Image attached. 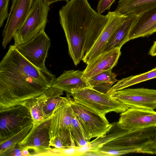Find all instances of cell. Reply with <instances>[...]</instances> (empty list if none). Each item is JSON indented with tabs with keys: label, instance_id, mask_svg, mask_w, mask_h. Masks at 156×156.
Returning <instances> with one entry per match:
<instances>
[{
	"label": "cell",
	"instance_id": "7402d4cb",
	"mask_svg": "<svg viewBox=\"0 0 156 156\" xmlns=\"http://www.w3.org/2000/svg\"><path fill=\"white\" fill-rule=\"evenodd\" d=\"M129 132L127 130L123 129L118 126L116 122L114 123L110 130L105 136L102 137L96 138L88 143L89 148L88 151H98L105 144Z\"/></svg>",
	"mask_w": 156,
	"mask_h": 156
},
{
	"label": "cell",
	"instance_id": "d4e9b609",
	"mask_svg": "<svg viewBox=\"0 0 156 156\" xmlns=\"http://www.w3.org/2000/svg\"><path fill=\"white\" fill-rule=\"evenodd\" d=\"M71 133L72 137L76 146H84L90 142L86 139L83 128L73 110Z\"/></svg>",
	"mask_w": 156,
	"mask_h": 156
},
{
	"label": "cell",
	"instance_id": "4dcf8cb0",
	"mask_svg": "<svg viewBox=\"0 0 156 156\" xmlns=\"http://www.w3.org/2000/svg\"><path fill=\"white\" fill-rule=\"evenodd\" d=\"M45 3L48 5H50L51 4L56 2L58 1H65L67 2H68L69 0H43Z\"/></svg>",
	"mask_w": 156,
	"mask_h": 156
},
{
	"label": "cell",
	"instance_id": "7a4b0ae2",
	"mask_svg": "<svg viewBox=\"0 0 156 156\" xmlns=\"http://www.w3.org/2000/svg\"><path fill=\"white\" fill-rule=\"evenodd\" d=\"M59 15L69 54L76 66L83 58L85 37L96 29L104 16L93 9L87 0H70L60 9Z\"/></svg>",
	"mask_w": 156,
	"mask_h": 156
},
{
	"label": "cell",
	"instance_id": "44dd1931",
	"mask_svg": "<svg viewBox=\"0 0 156 156\" xmlns=\"http://www.w3.org/2000/svg\"><path fill=\"white\" fill-rule=\"evenodd\" d=\"M20 105L25 106L29 111L33 124H38L48 119H46L45 118V101L43 94L37 98L26 100Z\"/></svg>",
	"mask_w": 156,
	"mask_h": 156
},
{
	"label": "cell",
	"instance_id": "f1b7e54d",
	"mask_svg": "<svg viewBox=\"0 0 156 156\" xmlns=\"http://www.w3.org/2000/svg\"><path fill=\"white\" fill-rule=\"evenodd\" d=\"M24 148L17 144L11 149L2 154L1 156H22V151Z\"/></svg>",
	"mask_w": 156,
	"mask_h": 156
},
{
	"label": "cell",
	"instance_id": "d6a6232c",
	"mask_svg": "<svg viewBox=\"0 0 156 156\" xmlns=\"http://www.w3.org/2000/svg\"><path fill=\"white\" fill-rule=\"evenodd\" d=\"M149 149L154 154H156V146H150Z\"/></svg>",
	"mask_w": 156,
	"mask_h": 156
},
{
	"label": "cell",
	"instance_id": "5bb4252c",
	"mask_svg": "<svg viewBox=\"0 0 156 156\" xmlns=\"http://www.w3.org/2000/svg\"><path fill=\"white\" fill-rule=\"evenodd\" d=\"M121 48L104 51L87 64L83 77L87 79L102 72L112 70L117 64L121 55Z\"/></svg>",
	"mask_w": 156,
	"mask_h": 156
},
{
	"label": "cell",
	"instance_id": "ba28073f",
	"mask_svg": "<svg viewBox=\"0 0 156 156\" xmlns=\"http://www.w3.org/2000/svg\"><path fill=\"white\" fill-rule=\"evenodd\" d=\"M51 45L50 39L43 30L29 41L16 47L20 53L34 65L43 68L46 67L45 61Z\"/></svg>",
	"mask_w": 156,
	"mask_h": 156
},
{
	"label": "cell",
	"instance_id": "83f0119b",
	"mask_svg": "<svg viewBox=\"0 0 156 156\" xmlns=\"http://www.w3.org/2000/svg\"><path fill=\"white\" fill-rule=\"evenodd\" d=\"M116 0H99L97 8V12L101 14L106 10H110L112 4Z\"/></svg>",
	"mask_w": 156,
	"mask_h": 156
},
{
	"label": "cell",
	"instance_id": "6da1fadb",
	"mask_svg": "<svg viewBox=\"0 0 156 156\" xmlns=\"http://www.w3.org/2000/svg\"><path fill=\"white\" fill-rule=\"evenodd\" d=\"M55 78L46 67H36L10 45L0 62V110L41 95Z\"/></svg>",
	"mask_w": 156,
	"mask_h": 156
},
{
	"label": "cell",
	"instance_id": "f546056e",
	"mask_svg": "<svg viewBox=\"0 0 156 156\" xmlns=\"http://www.w3.org/2000/svg\"><path fill=\"white\" fill-rule=\"evenodd\" d=\"M148 54L153 56L156 55V40L150 49Z\"/></svg>",
	"mask_w": 156,
	"mask_h": 156
},
{
	"label": "cell",
	"instance_id": "1f68e13d",
	"mask_svg": "<svg viewBox=\"0 0 156 156\" xmlns=\"http://www.w3.org/2000/svg\"><path fill=\"white\" fill-rule=\"evenodd\" d=\"M29 150L26 148H24L22 151V156H31L30 153L29 151Z\"/></svg>",
	"mask_w": 156,
	"mask_h": 156
},
{
	"label": "cell",
	"instance_id": "8992f818",
	"mask_svg": "<svg viewBox=\"0 0 156 156\" xmlns=\"http://www.w3.org/2000/svg\"><path fill=\"white\" fill-rule=\"evenodd\" d=\"M70 102L88 141H90L92 138L103 137L110 130L113 123H110L106 117L76 103L71 97Z\"/></svg>",
	"mask_w": 156,
	"mask_h": 156
},
{
	"label": "cell",
	"instance_id": "836d02e7",
	"mask_svg": "<svg viewBox=\"0 0 156 156\" xmlns=\"http://www.w3.org/2000/svg\"><path fill=\"white\" fill-rule=\"evenodd\" d=\"M12 0V2H11V6L10 10V11H11L12 10L13 7V5L15 3V2L16 1V0Z\"/></svg>",
	"mask_w": 156,
	"mask_h": 156
},
{
	"label": "cell",
	"instance_id": "5b68a950",
	"mask_svg": "<svg viewBox=\"0 0 156 156\" xmlns=\"http://www.w3.org/2000/svg\"><path fill=\"white\" fill-rule=\"evenodd\" d=\"M49 10V6L43 0H33L29 13L14 34L13 45L16 46L25 43L45 30Z\"/></svg>",
	"mask_w": 156,
	"mask_h": 156
},
{
	"label": "cell",
	"instance_id": "3957f363",
	"mask_svg": "<svg viewBox=\"0 0 156 156\" xmlns=\"http://www.w3.org/2000/svg\"><path fill=\"white\" fill-rule=\"evenodd\" d=\"M69 94L76 103L104 117L109 112L122 113L129 108L110 95L92 87L76 90Z\"/></svg>",
	"mask_w": 156,
	"mask_h": 156
},
{
	"label": "cell",
	"instance_id": "8fae6325",
	"mask_svg": "<svg viewBox=\"0 0 156 156\" xmlns=\"http://www.w3.org/2000/svg\"><path fill=\"white\" fill-rule=\"evenodd\" d=\"M118 126L131 132L156 126V112L154 110L129 108L121 113Z\"/></svg>",
	"mask_w": 156,
	"mask_h": 156
},
{
	"label": "cell",
	"instance_id": "ffe728a7",
	"mask_svg": "<svg viewBox=\"0 0 156 156\" xmlns=\"http://www.w3.org/2000/svg\"><path fill=\"white\" fill-rule=\"evenodd\" d=\"M116 76V75L110 70L100 73L87 80L92 88L106 94L112 86L119 81Z\"/></svg>",
	"mask_w": 156,
	"mask_h": 156
},
{
	"label": "cell",
	"instance_id": "e0dca14e",
	"mask_svg": "<svg viewBox=\"0 0 156 156\" xmlns=\"http://www.w3.org/2000/svg\"><path fill=\"white\" fill-rule=\"evenodd\" d=\"M138 16L139 15L134 14L126 15L123 22L115 30L107 43L103 52L115 48H121L129 41L130 31Z\"/></svg>",
	"mask_w": 156,
	"mask_h": 156
},
{
	"label": "cell",
	"instance_id": "484cf974",
	"mask_svg": "<svg viewBox=\"0 0 156 156\" xmlns=\"http://www.w3.org/2000/svg\"><path fill=\"white\" fill-rule=\"evenodd\" d=\"M82 156L80 146H76L61 148H52L44 156Z\"/></svg>",
	"mask_w": 156,
	"mask_h": 156
},
{
	"label": "cell",
	"instance_id": "d6986e66",
	"mask_svg": "<svg viewBox=\"0 0 156 156\" xmlns=\"http://www.w3.org/2000/svg\"><path fill=\"white\" fill-rule=\"evenodd\" d=\"M156 78V66L144 73L132 75L119 80L110 87L106 94L110 95L113 93L133 85Z\"/></svg>",
	"mask_w": 156,
	"mask_h": 156
},
{
	"label": "cell",
	"instance_id": "ac0fdd59",
	"mask_svg": "<svg viewBox=\"0 0 156 156\" xmlns=\"http://www.w3.org/2000/svg\"><path fill=\"white\" fill-rule=\"evenodd\" d=\"M156 6V0H119L115 10L116 14L138 15Z\"/></svg>",
	"mask_w": 156,
	"mask_h": 156
},
{
	"label": "cell",
	"instance_id": "277c9868",
	"mask_svg": "<svg viewBox=\"0 0 156 156\" xmlns=\"http://www.w3.org/2000/svg\"><path fill=\"white\" fill-rule=\"evenodd\" d=\"M70 95L62 98L57 103L51 115L49 129L50 142L60 140L64 147L76 146L71 135L73 110L70 102Z\"/></svg>",
	"mask_w": 156,
	"mask_h": 156
},
{
	"label": "cell",
	"instance_id": "e575fe53",
	"mask_svg": "<svg viewBox=\"0 0 156 156\" xmlns=\"http://www.w3.org/2000/svg\"><path fill=\"white\" fill-rule=\"evenodd\" d=\"M150 145L152 146H156V138L154 140L152 143L150 144Z\"/></svg>",
	"mask_w": 156,
	"mask_h": 156
},
{
	"label": "cell",
	"instance_id": "4316f807",
	"mask_svg": "<svg viewBox=\"0 0 156 156\" xmlns=\"http://www.w3.org/2000/svg\"><path fill=\"white\" fill-rule=\"evenodd\" d=\"M9 0H0V27H2L4 20L8 18Z\"/></svg>",
	"mask_w": 156,
	"mask_h": 156
},
{
	"label": "cell",
	"instance_id": "7c38bea8",
	"mask_svg": "<svg viewBox=\"0 0 156 156\" xmlns=\"http://www.w3.org/2000/svg\"><path fill=\"white\" fill-rule=\"evenodd\" d=\"M33 0H16L2 31V45L5 49L29 13Z\"/></svg>",
	"mask_w": 156,
	"mask_h": 156
},
{
	"label": "cell",
	"instance_id": "30bf717a",
	"mask_svg": "<svg viewBox=\"0 0 156 156\" xmlns=\"http://www.w3.org/2000/svg\"><path fill=\"white\" fill-rule=\"evenodd\" d=\"M51 118L33 124L29 133L18 144L21 147L32 150L31 156H44L51 148L49 132Z\"/></svg>",
	"mask_w": 156,
	"mask_h": 156
},
{
	"label": "cell",
	"instance_id": "603a6c76",
	"mask_svg": "<svg viewBox=\"0 0 156 156\" xmlns=\"http://www.w3.org/2000/svg\"><path fill=\"white\" fill-rule=\"evenodd\" d=\"M64 91L60 89L50 87L44 93L45 99L44 115L45 119L51 117V114L55 107L63 94Z\"/></svg>",
	"mask_w": 156,
	"mask_h": 156
},
{
	"label": "cell",
	"instance_id": "2e32d148",
	"mask_svg": "<svg viewBox=\"0 0 156 156\" xmlns=\"http://www.w3.org/2000/svg\"><path fill=\"white\" fill-rule=\"evenodd\" d=\"M156 32V6L139 15L132 27L129 41L150 36Z\"/></svg>",
	"mask_w": 156,
	"mask_h": 156
},
{
	"label": "cell",
	"instance_id": "52a82bcc",
	"mask_svg": "<svg viewBox=\"0 0 156 156\" xmlns=\"http://www.w3.org/2000/svg\"><path fill=\"white\" fill-rule=\"evenodd\" d=\"M33 123L28 109L20 105L0 110V142Z\"/></svg>",
	"mask_w": 156,
	"mask_h": 156
},
{
	"label": "cell",
	"instance_id": "4fadbf2b",
	"mask_svg": "<svg viewBox=\"0 0 156 156\" xmlns=\"http://www.w3.org/2000/svg\"><path fill=\"white\" fill-rule=\"evenodd\" d=\"M126 15L115 14L114 12L105 28L82 60L86 64L102 53L114 33L123 21Z\"/></svg>",
	"mask_w": 156,
	"mask_h": 156
},
{
	"label": "cell",
	"instance_id": "9c48e42d",
	"mask_svg": "<svg viewBox=\"0 0 156 156\" xmlns=\"http://www.w3.org/2000/svg\"><path fill=\"white\" fill-rule=\"evenodd\" d=\"M110 95L129 108H156V90L144 88H125Z\"/></svg>",
	"mask_w": 156,
	"mask_h": 156
},
{
	"label": "cell",
	"instance_id": "9a60e30c",
	"mask_svg": "<svg viewBox=\"0 0 156 156\" xmlns=\"http://www.w3.org/2000/svg\"><path fill=\"white\" fill-rule=\"evenodd\" d=\"M84 70H64L59 77L55 78L51 86L70 94L73 91L86 87H91L83 75Z\"/></svg>",
	"mask_w": 156,
	"mask_h": 156
},
{
	"label": "cell",
	"instance_id": "cb8c5ba5",
	"mask_svg": "<svg viewBox=\"0 0 156 156\" xmlns=\"http://www.w3.org/2000/svg\"><path fill=\"white\" fill-rule=\"evenodd\" d=\"M33 125V123L29 125L17 133L0 142V156L13 148L22 141L29 133Z\"/></svg>",
	"mask_w": 156,
	"mask_h": 156
}]
</instances>
